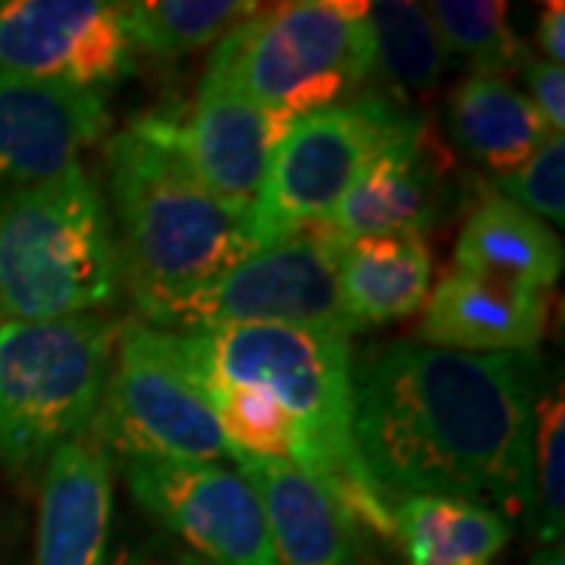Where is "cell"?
<instances>
[{
  "mask_svg": "<svg viewBox=\"0 0 565 565\" xmlns=\"http://www.w3.org/2000/svg\"><path fill=\"white\" fill-rule=\"evenodd\" d=\"M114 515L110 459L92 434L44 465L35 565H104Z\"/></svg>",
  "mask_w": 565,
  "mask_h": 565,
  "instance_id": "cell-16",
  "label": "cell"
},
{
  "mask_svg": "<svg viewBox=\"0 0 565 565\" xmlns=\"http://www.w3.org/2000/svg\"><path fill=\"white\" fill-rule=\"evenodd\" d=\"M110 129L107 95L0 70V182L54 180Z\"/></svg>",
  "mask_w": 565,
  "mask_h": 565,
  "instance_id": "cell-13",
  "label": "cell"
},
{
  "mask_svg": "<svg viewBox=\"0 0 565 565\" xmlns=\"http://www.w3.org/2000/svg\"><path fill=\"white\" fill-rule=\"evenodd\" d=\"M185 163L211 199L252 217L264 177L292 117L248 102L226 82L202 76L195 102L177 114L139 117Z\"/></svg>",
  "mask_w": 565,
  "mask_h": 565,
  "instance_id": "cell-11",
  "label": "cell"
},
{
  "mask_svg": "<svg viewBox=\"0 0 565 565\" xmlns=\"http://www.w3.org/2000/svg\"><path fill=\"white\" fill-rule=\"evenodd\" d=\"M92 437L122 459L221 462L230 456L177 333L145 321L120 323Z\"/></svg>",
  "mask_w": 565,
  "mask_h": 565,
  "instance_id": "cell-7",
  "label": "cell"
},
{
  "mask_svg": "<svg viewBox=\"0 0 565 565\" xmlns=\"http://www.w3.org/2000/svg\"><path fill=\"white\" fill-rule=\"evenodd\" d=\"M430 277L434 258L422 236L352 239L340 262V299L352 330L362 333L418 315Z\"/></svg>",
  "mask_w": 565,
  "mask_h": 565,
  "instance_id": "cell-19",
  "label": "cell"
},
{
  "mask_svg": "<svg viewBox=\"0 0 565 565\" xmlns=\"http://www.w3.org/2000/svg\"><path fill=\"white\" fill-rule=\"evenodd\" d=\"M537 41L544 47V61L559 63L565 61V7L556 0V3H546L544 13H541V22H537Z\"/></svg>",
  "mask_w": 565,
  "mask_h": 565,
  "instance_id": "cell-28",
  "label": "cell"
},
{
  "mask_svg": "<svg viewBox=\"0 0 565 565\" xmlns=\"http://www.w3.org/2000/svg\"><path fill=\"white\" fill-rule=\"evenodd\" d=\"M519 73L525 76L527 92L534 104V110L541 114V120L550 126V132L563 136L565 126V70L559 63L541 61L534 54H527L525 63L519 66Z\"/></svg>",
  "mask_w": 565,
  "mask_h": 565,
  "instance_id": "cell-27",
  "label": "cell"
},
{
  "mask_svg": "<svg viewBox=\"0 0 565 565\" xmlns=\"http://www.w3.org/2000/svg\"><path fill=\"white\" fill-rule=\"evenodd\" d=\"M180 565H211V563H204V559H199V556H182Z\"/></svg>",
  "mask_w": 565,
  "mask_h": 565,
  "instance_id": "cell-30",
  "label": "cell"
},
{
  "mask_svg": "<svg viewBox=\"0 0 565 565\" xmlns=\"http://www.w3.org/2000/svg\"><path fill=\"white\" fill-rule=\"evenodd\" d=\"M390 519L408 565H493L512 541L503 515L459 497L408 493L390 503Z\"/></svg>",
  "mask_w": 565,
  "mask_h": 565,
  "instance_id": "cell-20",
  "label": "cell"
},
{
  "mask_svg": "<svg viewBox=\"0 0 565 565\" xmlns=\"http://www.w3.org/2000/svg\"><path fill=\"white\" fill-rule=\"evenodd\" d=\"M122 267L98 180L76 163L0 192V321H63L117 302Z\"/></svg>",
  "mask_w": 565,
  "mask_h": 565,
  "instance_id": "cell-4",
  "label": "cell"
},
{
  "mask_svg": "<svg viewBox=\"0 0 565 565\" xmlns=\"http://www.w3.org/2000/svg\"><path fill=\"white\" fill-rule=\"evenodd\" d=\"M374 73L364 3L292 0L258 7L214 47L204 76L299 120L349 102Z\"/></svg>",
  "mask_w": 565,
  "mask_h": 565,
  "instance_id": "cell-5",
  "label": "cell"
},
{
  "mask_svg": "<svg viewBox=\"0 0 565 565\" xmlns=\"http://www.w3.org/2000/svg\"><path fill=\"white\" fill-rule=\"evenodd\" d=\"M449 54L475 66V76L503 79L519 73L531 54L509 25V7L500 0H437L427 7Z\"/></svg>",
  "mask_w": 565,
  "mask_h": 565,
  "instance_id": "cell-24",
  "label": "cell"
},
{
  "mask_svg": "<svg viewBox=\"0 0 565 565\" xmlns=\"http://www.w3.org/2000/svg\"><path fill=\"white\" fill-rule=\"evenodd\" d=\"M364 17L371 25L374 70L403 95H430L444 79L449 51L427 7L412 0H377L364 3Z\"/></svg>",
  "mask_w": 565,
  "mask_h": 565,
  "instance_id": "cell-23",
  "label": "cell"
},
{
  "mask_svg": "<svg viewBox=\"0 0 565 565\" xmlns=\"http://www.w3.org/2000/svg\"><path fill=\"white\" fill-rule=\"evenodd\" d=\"M349 239L327 223L264 245L226 274L199 286L145 323L189 330L207 323H280L352 337L340 299V262Z\"/></svg>",
  "mask_w": 565,
  "mask_h": 565,
  "instance_id": "cell-9",
  "label": "cell"
},
{
  "mask_svg": "<svg viewBox=\"0 0 565 565\" xmlns=\"http://www.w3.org/2000/svg\"><path fill=\"white\" fill-rule=\"evenodd\" d=\"M449 126L465 151L497 177L522 167L550 136H556L515 85L475 73L459 82L449 98Z\"/></svg>",
  "mask_w": 565,
  "mask_h": 565,
  "instance_id": "cell-21",
  "label": "cell"
},
{
  "mask_svg": "<svg viewBox=\"0 0 565 565\" xmlns=\"http://www.w3.org/2000/svg\"><path fill=\"white\" fill-rule=\"evenodd\" d=\"M255 10L258 3L248 0H129L120 3V20L132 54L177 61L217 47Z\"/></svg>",
  "mask_w": 565,
  "mask_h": 565,
  "instance_id": "cell-22",
  "label": "cell"
},
{
  "mask_svg": "<svg viewBox=\"0 0 565 565\" xmlns=\"http://www.w3.org/2000/svg\"><path fill=\"white\" fill-rule=\"evenodd\" d=\"M563 243L553 226L500 192H484L456 243V270L544 296L563 277Z\"/></svg>",
  "mask_w": 565,
  "mask_h": 565,
  "instance_id": "cell-18",
  "label": "cell"
},
{
  "mask_svg": "<svg viewBox=\"0 0 565 565\" xmlns=\"http://www.w3.org/2000/svg\"><path fill=\"white\" fill-rule=\"evenodd\" d=\"M444 158L427 126L386 148L349 185L327 226L343 239L371 236H422L444 217Z\"/></svg>",
  "mask_w": 565,
  "mask_h": 565,
  "instance_id": "cell-14",
  "label": "cell"
},
{
  "mask_svg": "<svg viewBox=\"0 0 565 565\" xmlns=\"http://www.w3.org/2000/svg\"><path fill=\"white\" fill-rule=\"evenodd\" d=\"M531 565H565L563 544L541 546V550L534 553V559H531Z\"/></svg>",
  "mask_w": 565,
  "mask_h": 565,
  "instance_id": "cell-29",
  "label": "cell"
},
{
  "mask_svg": "<svg viewBox=\"0 0 565 565\" xmlns=\"http://www.w3.org/2000/svg\"><path fill=\"white\" fill-rule=\"evenodd\" d=\"M120 3L0 0V70L79 88H110L132 70Z\"/></svg>",
  "mask_w": 565,
  "mask_h": 565,
  "instance_id": "cell-12",
  "label": "cell"
},
{
  "mask_svg": "<svg viewBox=\"0 0 565 565\" xmlns=\"http://www.w3.org/2000/svg\"><path fill=\"white\" fill-rule=\"evenodd\" d=\"M544 292L449 270L427 292L418 343L452 352H534L546 333Z\"/></svg>",
  "mask_w": 565,
  "mask_h": 565,
  "instance_id": "cell-15",
  "label": "cell"
},
{
  "mask_svg": "<svg viewBox=\"0 0 565 565\" xmlns=\"http://www.w3.org/2000/svg\"><path fill=\"white\" fill-rule=\"evenodd\" d=\"M493 185L509 202L525 207L527 214L541 217L544 223L563 226L565 221V139H550L512 173L497 177Z\"/></svg>",
  "mask_w": 565,
  "mask_h": 565,
  "instance_id": "cell-26",
  "label": "cell"
},
{
  "mask_svg": "<svg viewBox=\"0 0 565 565\" xmlns=\"http://www.w3.org/2000/svg\"><path fill=\"white\" fill-rule=\"evenodd\" d=\"M120 323L102 315L0 321V465L29 478L92 434Z\"/></svg>",
  "mask_w": 565,
  "mask_h": 565,
  "instance_id": "cell-6",
  "label": "cell"
},
{
  "mask_svg": "<svg viewBox=\"0 0 565 565\" xmlns=\"http://www.w3.org/2000/svg\"><path fill=\"white\" fill-rule=\"evenodd\" d=\"M139 565H163V563H139ZM177 565H180V563H177Z\"/></svg>",
  "mask_w": 565,
  "mask_h": 565,
  "instance_id": "cell-31",
  "label": "cell"
},
{
  "mask_svg": "<svg viewBox=\"0 0 565 565\" xmlns=\"http://www.w3.org/2000/svg\"><path fill=\"white\" fill-rule=\"evenodd\" d=\"M422 122L386 95L349 98L289 122L248 217L258 245L327 221L367 163Z\"/></svg>",
  "mask_w": 565,
  "mask_h": 565,
  "instance_id": "cell-8",
  "label": "cell"
},
{
  "mask_svg": "<svg viewBox=\"0 0 565 565\" xmlns=\"http://www.w3.org/2000/svg\"><path fill=\"white\" fill-rule=\"evenodd\" d=\"M230 459L262 503L277 565H355V525L311 475L248 452Z\"/></svg>",
  "mask_w": 565,
  "mask_h": 565,
  "instance_id": "cell-17",
  "label": "cell"
},
{
  "mask_svg": "<svg viewBox=\"0 0 565 565\" xmlns=\"http://www.w3.org/2000/svg\"><path fill=\"white\" fill-rule=\"evenodd\" d=\"M132 500L211 565H277L264 512L239 471L214 462L122 459Z\"/></svg>",
  "mask_w": 565,
  "mask_h": 565,
  "instance_id": "cell-10",
  "label": "cell"
},
{
  "mask_svg": "<svg viewBox=\"0 0 565 565\" xmlns=\"http://www.w3.org/2000/svg\"><path fill=\"white\" fill-rule=\"evenodd\" d=\"M199 381L258 386L302 424L323 462L321 487L352 525L393 541L384 490L367 475L352 437L349 337L280 323H207L177 330Z\"/></svg>",
  "mask_w": 565,
  "mask_h": 565,
  "instance_id": "cell-3",
  "label": "cell"
},
{
  "mask_svg": "<svg viewBox=\"0 0 565 565\" xmlns=\"http://www.w3.org/2000/svg\"><path fill=\"white\" fill-rule=\"evenodd\" d=\"M107 214L139 321L258 252L252 221L204 192L141 120L107 139Z\"/></svg>",
  "mask_w": 565,
  "mask_h": 565,
  "instance_id": "cell-2",
  "label": "cell"
},
{
  "mask_svg": "<svg viewBox=\"0 0 565 565\" xmlns=\"http://www.w3.org/2000/svg\"><path fill=\"white\" fill-rule=\"evenodd\" d=\"M537 384L534 352L386 343L352 364V437L386 500L459 497L531 519Z\"/></svg>",
  "mask_w": 565,
  "mask_h": 565,
  "instance_id": "cell-1",
  "label": "cell"
},
{
  "mask_svg": "<svg viewBox=\"0 0 565 565\" xmlns=\"http://www.w3.org/2000/svg\"><path fill=\"white\" fill-rule=\"evenodd\" d=\"M531 519L544 546L559 544L565 522V405L563 384L546 390L534 408V456H531Z\"/></svg>",
  "mask_w": 565,
  "mask_h": 565,
  "instance_id": "cell-25",
  "label": "cell"
}]
</instances>
